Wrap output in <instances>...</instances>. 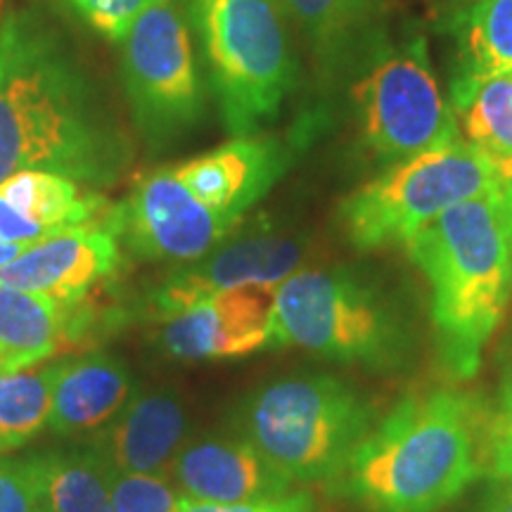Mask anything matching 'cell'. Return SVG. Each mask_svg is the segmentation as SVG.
<instances>
[{
    "label": "cell",
    "instance_id": "obj_10",
    "mask_svg": "<svg viewBox=\"0 0 512 512\" xmlns=\"http://www.w3.org/2000/svg\"><path fill=\"white\" fill-rule=\"evenodd\" d=\"M110 223L121 247L143 259L197 261L238 226V219L204 207L178 181L176 169L145 176L124 204L112 207Z\"/></svg>",
    "mask_w": 512,
    "mask_h": 512
},
{
    "label": "cell",
    "instance_id": "obj_28",
    "mask_svg": "<svg viewBox=\"0 0 512 512\" xmlns=\"http://www.w3.org/2000/svg\"><path fill=\"white\" fill-rule=\"evenodd\" d=\"M178 512H320L316 498L304 491H290L287 496L247 503H207L181 496Z\"/></svg>",
    "mask_w": 512,
    "mask_h": 512
},
{
    "label": "cell",
    "instance_id": "obj_23",
    "mask_svg": "<svg viewBox=\"0 0 512 512\" xmlns=\"http://www.w3.org/2000/svg\"><path fill=\"white\" fill-rule=\"evenodd\" d=\"M55 363L0 375V453L29 444L50 418Z\"/></svg>",
    "mask_w": 512,
    "mask_h": 512
},
{
    "label": "cell",
    "instance_id": "obj_30",
    "mask_svg": "<svg viewBox=\"0 0 512 512\" xmlns=\"http://www.w3.org/2000/svg\"><path fill=\"white\" fill-rule=\"evenodd\" d=\"M46 238H53V233H50L48 228L27 219L22 211H17L3 195H0V240L27 249Z\"/></svg>",
    "mask_w": 512,
    "mask_h": 512
},
{
    "label": "cell",
    "instance_id": "obj_27",
    "mask_svg": "<svg viewBox=\"0 0 512 512\" xmlns=\"http://www.w3.org/2000/svg\"><path fill=\"white\" fill-rule=\"evenodd\" d=\"M41 494L29 460L0 458V512H31Z\"/></svg>",
    "mask_w": 512,
    "mask_h": 512
},
{
    "label": "cell",
    "instance_id": "obj_1",
    "mask_svg": "<svg viewBox=\"0 0 512 512\" xmlns=\"http://www.w3.org/2000/svg\"><path fill=\"white\" fill-rule=\"evenodd\" d=\"M128 164L110 107L64 38L34 12L0 27V183L50 171L107 185Z\"/></svg>",
    "mask_w": 512,
    "mask_h": 512
},
{
    "label": "cell",
    "instance_id": "obj_14",
    "mask_svg": "<svg viewBox=\"0 0 512 512\" xmlns=\"http://www.w3.org/2000/svg\"><path fill=\"white\" fill-rule=\"evenodd\" d=\"M185 498L207 503H247L287 496L294 482L247 439L207 437L185 444L171 467Z\"/></svg>",
    "mask_w": 512,
    "mask_h": 512
},
{
    "label": "cell",
    "instance_id": "obj_13",
    "mask_svg": "<svg viewBox=\"0 0 512 512\" xmlns=\"http://www.w3.org/2000/svg\"><path fill=\"white\" fill-rule=\"evenodd\" d=\"M302 254V242L285 235H247L211 249L192 266L171 273L152 299V311L157 318H166L221 290L247 285L278 287L299 271Z\"/></svg>",
    "mask_w": 512,
    "mask_h": 512
},
{
    "label": "cell",
    "instance_id": "obj_5",
    "mask_svg": "<svg viewBox=\"0 0 512 512\" xmlns=\"http://www.w3.org/2000/svg\"><path fill=\"white\" fill-rule=\"evenodd\" d=\"M183 3L228 131L252 136L278 114L294 81L278 8L273 0Z\"/></svg>",
    "mask_w": 512,
    "mask_h": 512
},
{
    "label": "cell",
    "instance_id": "obj_6",
    "mask_svg": "<svg viewBox=\"0 0 512 512\" xmlns=\"http://www.w3.org/2000/svg\"><path fill=\"white\" fill-rule=\"evenodd\" d=\"M496 185V159L458 136L399 159L392 169L351 192L339 214L349 242L361 252L406 247L444 211Z\"/></svg>",
    "mask_w": 512,
    "mask_h": 512
},
{
    "label": "cell",
    "instance_id": "obj_22",
    "mask_svg": "<svg viewBox=\"0 0 512 512\" xmlns=\"http://www.w3.org/2000/svg\"><path fill=\"white\" fill-rule=\"evenodd\" d=\"M451 100L467 143L494 159H512V74L486 81L453 79Z\"/></svg>",
    "mask_w": 512,
    "mask_h": 512
},
{
    "label": "cell",
    "instance_id": "obj_29",
    "mask_svg": "<svg viewBox=\"0 0 512 512\" xmlns=\"http://www.w3.org/2000/svg\"><path fill=\"white\" fill-rule=\"evenodd\" d=\"M484 477L512 482V422L491 411L484 432Z\"/></svg>",
    "mask_w": 512,
    "mask_h": 512
},
{
    "label": "cell",
    "instance_id": "obj_20",
    "mask_svg": "<svg viewBox=\"0 0 512 512\" xmlns=\"http://www.w3.org/2000/svg\"><path fill=\"white\" fill-rule=\"evenodd\" d=\"M0 195L53 235L76 226L105 223L112 214V204L98 192L83 190L72 178L50 171H19L0 183Z\"/></svg>",
    "mask_w": 512,
    "mask_h": 512
},
{
    "label": "cell",
    "instance_id": "obj_4",
    "mask_svg": "<svg viewBox=\"0 0 512 512\" xmlns=\"http://www.w3.org/2000/svg\"><path fill=\"white\" fill-rule=\"evenodd\" d=\"M240 427L294 484H337L375 420L354 387L313 375L259 389L242 408Z\"/></svg>",
    "mask_w": 512,
    "mask_h": 512
},
{
    "label": "cell",
    "instance_id": "obj_25",
    "mask_svg": "<svg viewBox=\"0 0 512 512\" xmlns=\"http://www.w3.org/2000/svg\"><path fill=\"white\" fill-rule=\"evenodd\" d=\"M88 27L110 41H124L145 10L162 0H62Z\"/></svg>",
    "mask_w": 512,
    "mask_h": 512
},
{
    "label": "cell",
    "instance_id": "obj_35",
    "mask_svg": "<svg viewBox=\"0 0 512 512\" xmlns=\"http://www.w3.org/2000/svg\"><path fill=\"white\" fill-rule=\"evenodd\" d=\"M451 5H456V8H467V5H475L479 0H448Z\"/></svg>",
    "mask_w": 512,
    "mask_h": 512
},
{
    "label": "cell",
    "instance_id": "obj_21",
    "mask_svg": "<svg viewBox=\"0 0 512 512\" xmlns=\"http://www.w3.org/2000/svg\"><path fill=\"white\" fill-rule=\"evenodd\" d=\"M458 76L486 81L512 74V0H479L451 15Z\"/></svg>",
    "mask_w": 512,
    "mask_h": 512
},
{
    "label": "cell",
    "instance_id": "obj_12",
    "mask_svg": "<svg viewBox=\"0 0 512 512\" xmlns=\"http://www.w3.org/2000/svg\"><path fill=\"white\" fill-rule=\"evenodd\" d=\"M121 266V240L105 223L76 226L24 249L0 268V285L43 292L60 302H76L110 280Z\"/></svg>",
    "mask_w": 512,
    "mask_h": 512
},
{
    "label": "cell",
    "instance_id": "obj_16",
    "mask_svg": "<svg viewBox=\"0 0 512 512\" xmlns=\"http://www.w3.org/2000/svg\"><path fill=\"white\" fill-rule=\"evenodd\" d=\"M188 418L171 392L136 394L112 422L83 441L117 472L169 477L185 446Z\"/></svg>",
    "mask_w": 512,
    "mask_h": 512
},
{
    "label": "cell",
    "instance_id": "obj_8",
    "mask_svg": "<svg viewBox=\"0 0 512 512\" xmlns=\"http://www.w3.org/2000/svg\"><path fill=\"white\" fill-rule=\"evenodd\" d=\"M363 138L382 159H406L458 138V121L441 98L425 38L389 53L354 86Z\"/></svg>",
    "mask_w": 512,
    "mask_h": 512
},
{
    "label": "cell",
    "instance_id": "obj_9",
    "mask_svg": "<svg viewBox=\"0 0 512 512\" xmlns=\"http://www.w3.org/2000/svg\"><path fill=\"white\" fill-rule=\"evenodd\" d=\"M124 81L147 138L164 140L202 114V83L190 31L171 0L152 5L126 34Z\"/></svg>",
    "mask_w": 512,
    "mask_h": 512
},
{
    "label": "cell",
    "instance_id": "obj_31",
    "mask_svg": "<svg viewBox=\"0 0 512 512\" xmlns=\"http://www.w3.org/2000/svg\"><path fill=\"white\" fill-rule=\"evenodd\" d=\"M479 512H512V482H491Z\"/></svg>",
    "mask_w": 512,
    "mask_h": 512
},
{
    "label": "cell",
    "instance_id": "obj_19",
    "mask_svg": "<svg viewBox=\"0 0 512 512\" xmlns=\"http://www.w3.org/2000/svg\"><path fill=\"white\" fill-rule=\"evenodd\" d=\"M41 503L55 512H114V467L81 441L72 448H50L27 458Z\"/></svg>",
    "mask_w": 512,
    "mask_h": 512
},
{
    "label": "cell",
    "instance_id": "obj_3",
    "mask_svg": "<svg viewBox=\"0 0 512 512\" xmlns=\"http://www.w3.org/2000/svg\"><path fill=\"white\" fill-rule=\"evenodd\" d=\"M406 249L430 283L441 366L456 380H470L512 290V211L498 185L444 211Z\"/></svg>",
    "mask_w": 512,
    "mask_h": 512
},
{
    "label": "cell",
    "instance_id": "obj_33",
    "mask_svg": "<svg viewBox=\"0 0 512 512\" xmlns=\"http://www.w3.org/2000/svg\"><path fill=\"white\" fill-rule=\"evenodd\" d=\"M498 169V190H501L505 204L512 211V159H496Z\"/></svg>",
    "mask_w": 512,
    "mask_h": 512
},
{
    "label": "cell",
    "instance_id": "obj_36",
    "mask_svg": "<svg viewBox=\"0 0 512 512\" xmlns=\"http://www.w3.org/2000/svg\"><path fill=\"white\" fill-rule=\"evenodd\" d=\"M31 512H55L53 508H48V505L46 503H38L36 505V508L34 510H31Z\"/></svg>",
    "mask_w": 512,
    "mask_h": 512
},
{
    "label": "cell",
    "instance_id": "obj_34",
    "mask_svg": "<svg viewBox=\"0 0 512 512\" xmlns=\"http://www.w3.org/2000/svg\"><path fill=\"white\" fill-rule=\"evenodd\" d=\"M24 252V247H19V245H10V242H5V240H0V268L3 266H8L12 259H17L19 254Z\"/></svg>",
    "mask_w": 512,
    "mask_h": 512
},
{
    "label": "cell",
    "instance_id": "obj_11",
    "mask_svg": "<svg viewBox=\"0 0 512 512\" xmlns=\"http://www.w3.org/2000/svg\"><path fill=\"white\" fill-rule=\"evenodd\" d=\"M275 287H233L159 318V344L178 361H223L271 347Z\"/></svg>",
    "mask_w": 512,
    "mask_h": 512
},
{
    "label": "cell",
    "instance_id": "obj_2",
    "mask_svg": "<svg viewBox=\"0 0 512 512\" xmlns=\"http://www.w3.org/2000/svg\"><path fill=\"white\" fill-rule=\"evenodd\" d=\"M489 415L456 389L408 396L356 448L337 489L370 512H439L484 475Z\"/></svg>",
    "mask_w": 512,
    "mask_h": 512
},
{
    "label": "cell",
    "instance_id": "obj_7",
    "mask_svg": "<svg viewBox=\"0 0 512 512\" xmlns=\"http://www.w3.org/2000/svg\"><path fill=\"white\" fill-rule=\"evenodd\" d=\"M403 344L394 313L349 273L297 271L275 287L271 347L389 368L399 363Z\"/></svg>",
    "mask_w": 512,
    "mask_h": 512
},
{
    "label": "cell",
    "instance_id": "obj_17",
    "mask_svg": "<svg viewBox=\"0 0 512 512\" xmlns=\"http://www.w3.org/2000/svg\"><path fill=\"white\" fill-rule=\"evenodd\" d=\"M133 392V375L117 356L93 351L55 363L48 427L60 437H91L117 418Z\"/></svg>",
    "mask_w": 512,
    "mask_h": 512
},
{
    "label": "cell",
    "instance_id": "obj_15",
    "mask_svg": "<svg viewBox=\"0 0 512 512\" xmlns=\"http://www.w3.org/2000/svg\"><path fill=\"white\" fill-rule=\"evenodd\" d=\"M287 169V147L275 138L242 136L176 169L204 207L242 219Z\"/></svg>",
    "mask_w": 512,
    "mask_h": 512
},
{
    "label": "cell",
    "instance_id": "obj_32",
    "mask_svg": "<svg viewBox=\"0 0 512 512\" xmlns=\"http://www.w3.org/2000/svg\"><path fill=\"white\" fill-rule=\"evenodd\" d=\"M496 413L503 415L505 420L512 422V354L505 358L501 387H498V406Z\"/></svg>",
    "mask_w": 512,
    "mask_h": 512
},
{
    "label": "cell",
    "instance_id": "obj_24",
    "mask_svg": "<svg viewBox=\"0 0 512 512\" xmlns=\"http://www.w3.org/2000/svg\"><path fill=\"white\" fill-rule=\"evenodd\" d=\"M181 491L169 477L117 472L112 475L114 512H178Z\"/></svg>",
    "mask_w": 512,
    "mask_h": 512
},
{
    "label": "cell",
    "instance_id": "obj_18",
    "mask_svg": "<svg viewBox=\"0 0 512 512\" xmlns=\"http://www.w3.org/2000/svg\"><path fill=\"white\" fill-rule=\"evenodd\" d=\"M74 349V302L0 285V375Z\"/></svg>",
    "mask_w": 512,
    "mask_h": 512
},
{
    "label": "cell",
    "instance_id": "obj_37",
    "mask_svg": "<svg viewBox=\"0 0 512 512\" xmlns=\"http://www.w3.org/2000/svg\"><path fill=\"white\" fill-rule=\"evenodd\" d=\"M0 8H3V0H0Z\"/></svg>",
    "mask_w": 512,
    "mask_h": 512
},
{
    "label": "cell",
    "instance_id": "obj_26",
    "mask_svg": "<svg viewBox=\"0 0 512 512\" xmlns=\"http://www.w3.org/2000/svg\"><path fill=\"white\" fill-rule=\"evenodd\" d=\"M313 36L330 38L354 22L363 0H280Z\"/></svg>",
    "mask_w": 512,
    "mask_h": 512
}]
</instances>
